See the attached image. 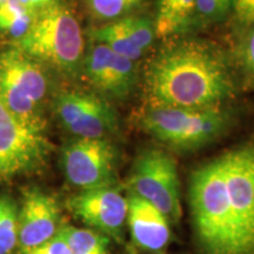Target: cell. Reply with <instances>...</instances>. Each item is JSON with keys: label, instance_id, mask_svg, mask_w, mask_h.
Wrapping results in <instances>:
<instances>
[{"label": "cell", "instance_id": "6da1fadb", "mask_svg": "<svg viewBox=\"0 0 254 254\" xmlns=\"http://www.w3.org/2000/svg\"><path fill=\"white\" fill-rule=\"evenodd\" d=\"M150 107L207 109L234 93L230 66L217 47L202 40H182L161 51L145 78Z\"/></svg>", "mask_w": 254, "mask_h": 254}, {"label": "cell", "instance_id": "7a4b0ae2", "mask_svg": "<svg viewBox=\"0 0 254 254\" xmlns=\"http://www.w3.org/2000/svg\"><path fill=\"white\" fill-rule=\"evenodd\" d=\"M189 195L193 227L202 252L232 254V228L222 154L193 172Z\"/></svg>", "mask_w": 254, "mask_h": 254}, {"label": "cell", "instance_id": "3957f363", "mask_svg": "<svg viewBox=\"0 0 254 254\" xmlns=\"http://www.w3.org/2000/svg\"><path fill=\"white\" fill-rule=\"evenodd\" d=\"M14 47L62 71H73L82 58L84 38L71 9L55 1L34 12L30 30Z\"/></svg>", "mask_w": 254, "mask_h": 254}, {"label": "cell", "instance_id": "277c9868", "mask_svg": "<svg viewBox=\"0 0 254 254\" xmlns=\"http://www.w3.org/2000/svg\"><path fill=\"white\" fill-rule=\"evenodd\" d=\"M231 117L220 106L207 109L148 107L140 118L142 129L177 150H194L226 131Z\"/></svg>", "mask_w": 254, "mask_h": 254}, {"label": "cell", "instance_id": "5b68a950", "mask_svg": "<svg viewBox=\"0 0 254 254\" xmlns=\"http://www.w3.org/2000/svg\"><path fill=\"white\" fill-rule=\"evenodd\" d=\"M47 78L38 60L17 47L0 53V100L25 125L45 131L40 106Z\"/></svg>", "mask_w": 254, "mask_h": 254}, {"label": "cell", "instance_id": "8992f818", "mask_svg": "<svg viewBox=\"0 0 254 254\" xmlns=\"http://www.w3.org/2000/svg\"><path fill=\"white\" fill-rule=\"evenodd\" d=\"M227 206L232 228V254H254V145L222 154Z\"/></svg>", "mask_w": 254, "mask_h": 254}, {"label": "cell", "instance_id": "52a82bcc", "mask_svg": "<svg viewBox=\"0 0 254 254\" xmlns=\"http://www.w3.org/2000/svg\"><path fill=\"white\" fill-rule=\"evenodd\" d=\"M128 185L131 193L145 199L172 222L182 219L177 164L163 150H147L136 158Z\"/></svg>", "mask_w": 254, "mask_h": 254}, {"label": "cell", "instance_id": "ba28073f", "mask_svg": "<svg viewBox=\"0 0 254 254\" xmlns=\"http://www.w3.org/2000/svg\"><path fill=\"white\" fill-rule=\"evenodd\" d=\"M51 148L45 131L25 125L0 100V185L43 166Z\"/></svg>", "mask_w": 254, "mask_h": 254}, {"label": "cell", "instance_id": "9c48e42d", "mask_svg": "<svg viewBox=\"0 0 254 254\" xmlns=\"http://www.w3.org/2000/svg\"><path fill=\"white\" fill-rule=\"evenodd\" d=\"M66 177L82 190L113 186L116 182L117 148L110 140L79 138L63 153Z\"/></svg>", "mask_w": 254, "mask_h": 254}, {"label": "cell", "instance_id": "30bf717a", "mask_svg": "<svg viewBox=\"0 0 254 254\" xmlns=\"http://www.w3.org/2000/svg\"><path fill=\"white\" fill-rule=\"evenodd\" d=\"M56 110L64 126L79 138L104 139L118 127L113 107L92 93L65 92L57 100Z\"/></svg>", "mask_w": 254, "mask_h": 254}, {"label": "cell", "instance_id": "8fae6325", "mask_svg": "<svg viewBox=\"0 0 254 254\" xmlns=\"http://www.w3.org/2000/svg\"><path fill=\"white\" fill-rule=\"evenodd\" d=\"M75 218L101 234L119 239L127 220V198L110 187L81 190L67 201Z\"/></svg>", "mask_w": 254, "mask_h": 254}, {"label": "cell", "instance_id": "7c38bea8", "mask_svg": "<svg viewBox=\"0 0 254 254\" xmlns=\"http://www.w3.org/2000/svg\"><path fill=\"white\" fill-rule=\"evenodd\" d=\"M60 208L57 200L39 189L24 192L18 214V245L21 253L36 249L58 233Z\"/></svg>", "mask_w": 254, "mask_h": 254}, {"label": "cell", "instance_id": "4fadbf2b", "mask_svg": "<svg viewBox=\"0 0 254 254\" xmlns=\"http://www.w3.org/2000/svg\"><path fill=\"white\" fill-rule=\"evenodd\" d=\"M85 73L97 90L117 99H124L131 93L136 80L134 60L98 43L88 51Z\"/></svg>", "mask_w": 254, "mask_h": 254}, {"label": "cell", "instance_id": "5bb4252c", "mask_svg": "<svg viewBox=\"0 0 254 254\" xmlns=\"http://www.w3.org/2000/svg\"><path fill=\"white\" fill-rule=\"evenodd\" d=\"M127 225L133 243L150 252H159L171 239L170 220L157 207L140 196L129 193L127 198Z\"/></svg>", "mask_w": 254, "mask_h": 254}, {"label": "cell", "instance_id": "9a60e30c", "mask_svg": "<svg viewBox=\"0 0 254 254\" xmlns=\"http://www.w3.org/2000/svg\"><path fill=\"white\" fill-rule=\"evenodd\" d=\"M196 14L195 0H157L155 34L168 38L187 30Z\"/></svg>", "mask_w": 254, "mask_h": 254}, {"label": "cell", "instance_id": "2e32d148", "mask_svg": "<svg viewBox=\"0 0 254 254\" xmlns=\"http://www.w3.org/2000/svg\"><path fill=\"white\" fill-rule=\"evenodd\" d=\"M90 37L95 43L103 44L112 50L113 52L134 60V62L144 55L127 36L120 19L113 23L104 25V26L92 28L90 31Z\"/></svg>", "mask_w": 254, "mask_h": 254}, {"label": "cell", "instance_id": "e0dca14e", "mask_svg": "<svg viewBox=\"0 0 254 254\" xmlns=\"http://www.w3.org/2000/svg\"><path fill=\"white\" fill-rule=\"evenodd\" d=\"M72 254H110L109 239L90 228L62 227Z\"/></svg>", "mask_w": 254, "mask_h": 254}, {"label": "cell", "instance_id": "ac0fdd59", "mask_svg": "<svg viewBox=\"0 0 254 254\" xmlns=\"http://www.w3.org/2000/svg\"><path fill=\"white\" fill-rule=\"evenodd\" d=\"M34 12L25 7L18 0H5L0 4V30L20 39L30 30Z\"/></svg>", "mask_w": 254, "mask_h": 254}, {"label": "cell", "instance_id": "d6986e66", "mask_svg": "<svg viewBox=\"0 0 254 254\" xmlns=\"http://www.w3.org/2000/svg\"><path fill=\"white\" fill-rule=\"evenodd\" d=\"M19 209L9 196H0V254L12 253L19 243Z\"/></svg>", "mask_w": 254, "mask_h": 254}, {"label": "cell", "instance_id": "ffe728a7", "mask_svg": "<svg viewBox=\"0 0 254 254\" xmlns=\"http://www.w3.org/2000/svg\"><path fill=\"white\" fill-rule=\"evenodd\" d=\"M127 36L142 53L153 43L155 37L154 25L147 18L125 17L120 19Z\"/></svg>", "mask_w": 254, "mask_h": 254}, {"label": "cell", "instance_id": "44dd1931", "mask_svg": "<svg viewBox=\"0 0 254 254\" xmlns=\"http://www.w3.org/2000/svg\"><path fill=\"white\" fill-rule=\"evenodd\" d=\"M142 0H87L92 15L99 20H113L140 5Z\"/></svg>", "mask_w": 254, "mask_h": 254}, {"label": "cell", "instance_id": "7402d4cb", "mask_svg": "<svg viewBox=\"0 0 254 254\" xmlns=\"http://www.w3.org/2000/svg\"><path fill=\"white\" fill-rule=\"evenodd\" d=\"M196 14L206 21H219L227 14L230 6L222 0H195Z\"/></svg>", "mask_w": 254, "mask_h": 254}, {"label": "cell", "instance_id": "603a6c76", "mask_svg": "<svg viewBox=\"0 0 254 254\" xmlns=\"http://www.w3.org/2000/svg\"><path fill=\"white\" fill-rule=\"evenodd\" d=\"M21 254H72L69 249L68 241L66 239L63 228H60L58 233L52 239L46 241L43 245L36 247V249L28 251V252Z\"/></svg>", "mask_w": 254, "mask_h": 254}, {"label": "cell", "instance_id": "cb8c5ba5", "mask_svg": "<svg viewBox=\"0 0 254 254\" xmlns=\"http://www.w3.org/2000/svg\"><path fill=\"white\" fill-rule=\"evenodd\" d=\"M239 59L247 74L254 79V27L247 32L239 46Z\"/></svg>", "mask_w": 254, "mask_h": 254}, {"label": "cell", "instance_id": "d4e9b609", "mask_svg": "<svg viewBox=\"0 0 254 254\" xmlns=\"http://www.w3.org/2000/svg\"><path fill=\"white\" fill-rule=\"evenodd\" d=\"M232 7L241 23H254V0H232Z\"/></svg>", "mask_w": 254, "mask_h": 254}, {"label": "cell", "instance_id": "484cf974", "mask_svg": "<svg viewBox=\"0 0 254 254\" xmlns=\"http://www.w3.org/2000/svg\"><path fill=\"white\" fill-rule=\"evenodd\" d=\"M20 4H23L25 7L30 9L32 12H36L38 9H41L46 6H49L55 2L56 0H18Z\"/></svg>", "mask_w": 254, "mask_h": 254}, {"label": "cell", "instance_id": "4316f807", "mask_svg": "<svg viewBox=\"0 0 254 254\" xmlns=\"http://www.w3.org/2000/svg\"><path fill=\"white\" fill-rule=\"evenodd\" d=\"M222 1H224L227 6H230V7L232 6V0H222Z\"/></svg>", "mask_w": 254, "mask_h": 254}, {"label": "cell", "instance_id": "83f0119b", "mask_svg": "<svg viewBox=\"0 0 254 254\" xmlns=\"http://www.w3.org/2000/svg\"><path fill=\"white\" fill-rule=\"evenodd\" d=\"M4 1H5V0H0V4H2Z\"/></svg>", "mask_w": 254, "mask_h": 254}]
</instances>
